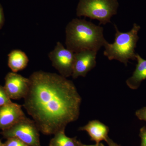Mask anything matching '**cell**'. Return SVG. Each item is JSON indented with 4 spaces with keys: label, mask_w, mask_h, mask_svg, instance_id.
<instances>
[{
    "label": "cell",
    "mask_w": 146,
    "mask_h": 146,
    "mask_svg": "<svg viewBox=\"0 0 146 146\" xmlns=\"http://www.w3.org/2000/svg\"><path fill=\"white\" fill-rule=\"evenodd\" d=\"M23 106L46 135L65 130L78 119L82 98L72 81L56 73L34 72Z\"/></svg>",
    "instance_id": "obj_1"
},
{
    "label": "cell",
    "mask_w": 146,
    "mask_h": 146,
    "mask_svg": "<svg viewBox=\"0 0 146 146\" xmlns=\"http://www.w3.org/2000/svg\"><path fill=\"white\" fill-rule=\"evenodd\" d=\"M104 29L84 19H74L65 28L66 48L74 53L86 50L98 51L107 42Z\"/></svg>",
    "instance_id": "obj_2"
},
{
    "label": "cell",
    "mask_w": 146,
    "mask_h": 146,
    "mask_svg": "<svg viewBox=\"0 0 146 146\" xmlns=\"http://www.w3.org/2000/svg\"><path fill=\"white\" fill-rule=\"evenodd\" d=\"M114 26L116 30L115 41L112 44L107 41L106 42L104 55L109 60H117L127 66L129 60H136L135 49L139 39L138 32L141 27L134 23L130 31L122 32L116 25Z\"/></svg>",
    "instance_id": "obj_3"
},
{
    "label": "cell",
    "mask_w": 146,
    "mask_h": 146,
    "mask_svg": "<svg viewBox=\"0 0 146 146\" xmlns=\"http://www.w3.org/2000/svg\"><path fill=\"white\" fill-rule=\"evenodd\" d=\"M118 0H80L77 16L97 20L100 24L111 23L110 19L117 13Z\"/></svg>",
    "instance_id": "obj_4"
},
{
    "label": "cell",
    "mask_w": 146,
    "mask_h": 146,
    "mask_svg": "<svg viewBox=\"0 0 146 146\" xmlns=\"http://www.w3.org/2000/svg\"><path fill=\"white\" fill-rule=\"evenodd\" d=\"M39 131L33 120L25 117L1 133L4 138H17L29 146H41Z\"/></svg>",
    "instance_id": "obj_5"
},
{
    "label": "cell",
    "mask_w": 146,
    "mask_h": 146,
    "mask_svg": "<svg viewBox=\"0 0 146 146\" xmlns=\"http://www.w3.org/2000/svg\"><path fill=\"white\" fill-rule=\"evenodd\" d=\"M52 65L60 75L67 78L72 76L75 61V53L65 48L60 42L56 43L54 48L49 53Z\"/></svg>",
    "instance_id": "obj_6"
},
{
    "label": "cell",
    "mask_w": 146,
    "mask_h": 146,
    "mask_svg": "<svg viewBox=\"0 0 146 146\" xmlns=\"http://www.w3.org/2000/svg\"><path fill=\"white\" fill-rule=\"evenodd\" d=\"M29 84V78L12 72L6 76L4 87L11 99L19 100L26 96Z\"/></svg>",
    "instance_id": "obj_7"
},
{
    "label": "cell",
    "mask_w": 146,
    "mask_h": 146,
    "mask_svg": "<svg viewBox=\"0 0 146 146\" xmlns=\"http://www.w3.org/2000/svg\"><path fill=\"white\" fill-rule=\"evenodd\" d=\"M98 52L86 50L75 53V61L72 74L73 78L78 77L86 76L87 73L94 69L96 65Z\"/></svg>",
    "instance_id": "obj_8"
},
{
    "label": "cell",
    "mask_w": 146,
    "mask_h": 146,
    "mask_svg": "<svg viewBox=\"0 0 146 146\" xmlns=\"http://www.w3.org/2000/svg\"><path fill=\"white\" fill-rule=\"evenodd\" d=\"M26 117L22 106L11 102L0 107V129L5 130L12 127Z\"/></svg>",
    "instance_id": "obj_9"
},
{
    "label": "cell",
    "mask_w": 146,
    "mask_h": 146,
    "mask_svg": "<svg viewBox=\"0 0 146 146\" xmlns=\"http://www.w3.org/2000/svg\"><path fill=\"white\" fill-rule=\"evenodd\" d=\"M79 130L85 131L88 133L91 141L98 144L101 141H106L108 138L109 127L98 120L89 121L87 124L79 128Z\"/></svg>",
    "instance_id": "obj_10"
},
{
    "label": "cell",
    "mask_w": 146,
    "mask_h": 146,
    "mask_svg": "<svg viewBox=\"0 0 146 146\" xmlns=\"http://www.w3.org/2000/svg\"><path fill=\"white\" fill-rule=\"evenodd\" d=\"M136 59L137 61L136 69L132 76L126 81L127 86L133 90L138 89L142 81L146 79V60L142 58L137 53Z\"/></svg>",
    "instance_id": "obj_11"
},
{
    "label": "cell",
    "mask_w": 146,
    "mask_h": 146,
    "mask_svg": "<svg viewBox=\"0 0 146 146\" xmlns=\"http://www.w3.org/2000/svg\"><path fill=\"white\" fill-rule=\"evenodd\" d=\"M29 62L27 56L21 50H13L8 54V66L13 72L24 70Z\"/></svg>",
    "instance_id": "obj_12"
},
{
    "label": "cell",
    "mask_w": 146,
    "mask_h": 146,
    "mask_svg": "<svg viewBox=\"0 0 146 146\" xmlns=\"http://www.w3.org/2000/svg\"><path fill=\"white\" fill-rule=\"evenodd\" d=\"M50 141L51 146H78L80 141L76 137L70 138L65 135V130L58 131Z\"/></svg>",
    "instance_id": "obj_13"
},
{
    "label": "cell",
    "mask_w": 146,
    "mask_h": 146,
    "mask_svg": "<svg viewBox=\"0 0 146 146\" xmlns=\"http://www.w3.org/2000/svg\"><path fill=\"white\" fill-rule=\"evenodd\" d=\"M4 86L0 85V107L12 102Z\"/></svg>",
    "instance_id": "obj_14"
},
{
    "label": "cell",
    "mask_w": 146,
    "mask_h": 146,
    "mask_svg": "<svg viewBox=\"0 0 146 146\" xmlns=\"http://www.w3.org/2000/svg\"><path fill=\"white\" fill-rule=\"evenodd\" d=\"M3 146H29L23 141L17 138H7V141L3 143Z\"/></svg>",
    "instance_id": "obj_15"
},
{
    "label": "cell",
    "mask_w": 146,
    "mask_h": 146,
    "mask_svg": "<svg viewBox=\"0 0 146 146\" xmlns=\"http://www.w3.org/2000/svg\"><path fill=\"white\" fill-rule=\"evenodd\" d=\"M135 115L139 119L146 121V107L142 108L137 110Z\"/></svg>",
    "instance_id": "obj_16"
},
{
    "label": "cell",
    "mask_w": 146,
    "mask_h": 146,
    "mask_svg": "<svg viewBox=\"0 0 146 146\" xmlns=\"http://www.w3.org/2000/svg\"><path fill=\"white\" fill-rule=\"evenodd\" d=\"M140 137L141 139V146H146V127H143L140 129Z\"/></svg>",
    "instance_id": "obj_17"
},
{
    "label": "cell",
    "mask_w": 146,
    "mask_h": 146,
    "mask_svg": "<svg viewBox=\"0 0 146 146\" xmlns=\"http://www.w3.org/2000/svg\"><path fill=\"white\" fill-rule=\"evenodd\" d=\"M4 16L2 9L0 6V29L1 28L4 23Z\"/></svg>",
    "instance_id": "obj_18"
},
{
    "label": "cell",
    "mask_w": 146,
    "mask_h": 146,
    "mask_svg": "<svg viewBox=\"0 0 146 146\" xmlns=\"http://www.w3.org/2000/svg\"><path fill=\"white\" fill-rule=\"evenodd\" d=\"M106 142L107 143L108 146H120L118 144L112 141V139H110L109 137L106 139Z\"/></svg>",
    "instance_id": "obj_19"
},
{
    "label": "cell",
    "mask_w": 146,
    "mask_h": 146,
    "mask_svg": "<svg viewBox=\"0 0 146 146\" xmlns=\"http://www.w3.org/2000/svg\"><path fill=\"white\" fill-rule=\"evenodd\" d=\"M78 146H104L101 143H100V144H96V145H84V144H83L81 142H80V143L79 145Z\"/></svg>",
    "instance_id": "obj_20"
},
{
    "label": "cell",
    "mask_w": 146,
    "mask_h": 146,
    "mask_svg": "<svg viewBox=\"0 0 146 146\" xmlns=\"http://www.w3.org/2000/svg\"><path fill=\"white\" fill-rule=\"evenodd\" d=\"M0 146H3V143H2L0 141Z\"/></svg>",
    "instance_id": "obj_21"
},
{
    "label": "cell",
    "mask_w": 146,
    "mask_h": 146,
    "mask_svg": "<svg viewBox=\"0 0 146 146\" xmlns=\"http://www.w3.org/2000/svg\"><path fill=\"white\" fill-rule=\"evenodd\" d=\"M49 146H51L50 145H49Z\"/></svg>",
    "instance_id": "obj_22"
}]
</instances>
